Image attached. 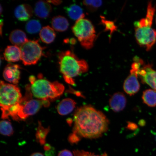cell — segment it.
<instances>
[{"instance_id": "cell-32", "label": "cell", "mask_w": 156, "mask_h": 156, "mask_svg": "<svg viewBox=\"0 0 156 156\" xmlns=\"http://www.w3.org/2000/svg\"><path fill=\"white\" fill-rule=\"evenodd\" d=\"M0 26H1V35H2V27L3 25V21L2 20V19H1V22H0Z\"/></svg>"}, {"instance_id": "cell-10", "label": "cell", "mask_w": 156, "mask_h": 156, "mask_svg": "<svg viewBox=\"0 0 156 156\" xmlns=\"http://www.w3.org/2000/svg\"><path fill=\"white\" fill-rule=\"evenodd\" d=\"M144 83L147 84L153 89L156 90V71L149 64L140 68L138 73Z\"/></svg>"}, {"instance_id": "cell-16", "label": "cell", "mask_w": 156, "mask_h": 156, "mask_svg": "<svg viewBox=\"0 0 156 156\" xmlns=\"http://www.w3.org/2000/svg\"><path fill=\"white\" fill-rule=\"evenodd\" d=\"M76 103L71 98L63 99L58 103L57 110L58 114L61 115H66L71 112L75 108Z\"/></svg>"}, {"instance_id": "cell-20", "label": "cell", "mask_w": 156, "mask_h": 156, "mask_svg": "<svg viewBox=\"0 0 156 156\" xmlns=\"http://www.w3.org/2000/svg\"><path fill=\"white\" fill-rule=\"evenodd\" d=\"M65 9L68 16L73 20H79L85 17L82 9L79 5H71L66 7Z\"/></svg>"}, {"instance_id": "cell-18", "label": "cell", "mask_w": 156, "mask_h": 156, "mask_svg": "<svg viewBox=\"0 0 156 156\" xmlns=\"http://www.w3.org/2000/svg\"><path fill=\"white\" fill-rule=\"evenodd\" d=\"M39 35L43 42L50 44L53 42L55 39L56 33L53 28L49 26H46L41 29Z\"/></svg>"}, {"instance_id": "cell-19", "label": "cell", "mask_w": 156, "mask_h": 156, "mask_svg": "<svg viewBox=\"0 0 156 156\" xmlns=\"http://www.w3.org/2000/svg\"><path fill=\"white\" fill-rule=\"evenodd\" d=\"M52 28L56 31L63 32L67 30L69 26L67 19L62 16H57L52 19Z\"/></svg>"}, {"instance_id": "cell-9", "label": "cell", "mask_w": 156, "mask_h": 156, "mask_svg": "<svg viewBox=\"0 0 156 156\" xmlns=\"http://www.w3.org/2000/svg\"><path fill=\"white\" fill-rule=\"evenodd\" d=\"M50 102L48 100L30 99L23 102L18 114L19 120H24L37 112L42 106L47 107Z\"/></svg>"}, {"instance_id": "cell-24", "label": "cell", "mask_w": 156, "mask_h": 156, "mask_svg": "<svg viewBox=\"0 0 156 156\" xmlns=\"http://www.w3.org/2000/svg\"><path fill=\"white\" fill-rule=\"evenodd\" d=\"M84 5H85L89 10L95 11L100 7L102 5V2L99 0L95 1H85L83 2Z\"/></svg>"}, {"instance_id": "cell-29", "label": "cell", "mask_w": 156, "mask_h": 156, "mask_svg": "<svg viewBox=\"0 0 156 156\" xmlns=\"http://www.w3.org/2000/svg\"><path fill=\"white\" fill-rule=\"evenodd\" d=\"M48 2L52 3L55 5H58L61 3L62 1H48Z\"/></svg>"}, {"instance_id": "cell-11", "label": "cell", "mask_w": 156, "mask_h": 156, "mask_svg": "<svg viewBox=\"0 0 156 156\" xmlns=\"http://www.w3.org/2000/svg\"><path fill=\"white\" fill-rule=\"evenodd\" d=\"M20 67L17 64L9 63L5 66L3 72V77L5 80L16 85L20 79Z\"/></svg>"}, {"instance_id": "cell-28", "label": "cell", "mask_w": 156, "mask_h": 156, "mask_svg": "<svg viewBox=\"0 0 156 156\" xmlns=\"http://www.w3.org/2000/svg\"><path fill=\"white\" fill-rule=\"evenodd\" d=\"M46 156H54L55 152L51 147L48 150H46Z\"/></svg>"}, {"instance_id": "cell-7", "label": "cell", "mask_w": 156, "mask_h": 156, "mask_svg": "<svg viewBox=\"0 0 156 156\" xmlns=\"http://www.w3.org/2000/svg\"><path fill=\"white\" fill-rule=\"evenodd\" d=\"M20 48L21 60L25 66L36 64L43 55L44 48L39 44L37 40H28Z\"/></svg>"}, {"instance_id": "cell-12", "label": "cell", "mask_w": 156, "mask_h": 156, "mask_svg": "<svg viewBox=\"0 0 156 156\" xmlns=\"http://www.w3.org/2000/svg\"><path fill=\"white\" fill-rule=\"evenodd\" d=\"M126 99L123 93L118 92L115 93L109 100V104L111 109L115 112H121L125 108Z\"/></svg>"}, {"instance_id": "cell-27", "label": "cell", "mask_w": 156, "mask_h": 156, "mask_svg": "<svg viewBox=\"0 0 156 156\" xmlns=\"http://www.w3.org/2000/svg\"><path fill=\"white\" fill-rule=\"evenodd\" d=\"M58 156H74L72 152L68 150H64L60 151L58 154Z\"/></svg>"}, {"instance_id": "cell-13", "label": "cell", "mask_w": 156, "mask_h": 156, "mask_svg": "<svg viewBox=\"0 0 156 156\" xmlns=\"http://www.w3.org/2000/svg\"><path fill=\"white\" fill-rule=\"evenodd\" d=\"M16 17L20 21L28 20L33 15V10L31 6L28 4H21L16 8L14 11Z\"/></svg>"}, {"instance_id": "cell-1", "label": "cell", "mask_w": 156, "mask_h": 156, "mask_svg": "<svg viewBox=\"0 0 156 156\" xmlns=\"http://www.w3.org/2000/svg\"><path fill=\"white\" fill-rule=\"evenodd\" d=\"M73 134L81 137H100L108 129L109 121L100 111L90 106H84L76 111Z\"/></svg>"}, {"instance_id": "cell-14", "label": "cell", "mask_w": 156, "mask_h": 156, "mask_svg": "<svg viewBox=\"0 0 156 156\" xmlns=\"http://www.w3.org/2000/svg\"><path fill=\"white\" fill-rule=\"evenodd\" d=\"M51 11V6L47 1H39L35 4L34 13L40 18H47Z\"/></svg>"}, {"instance_id": "cell-26", "label": "cell", "mask_w": 156, "mask_h": 156, "mask_svg": "<svg viewBox=\"0 0 156 156\" xmlns=\"http://www.w3.org/2000/svg\"><path fill=\"white\" fill-rule=\"evenodd\" d=\"M42 127H43L41 126L39 128L36 136L37 139L38 140L42 135V143L43 145H44L45 142V138L47 134L48 133V130L44 129V128Z\"/></svg>"}, {"instance_id": "cell-21", "label": "cell", "mask_w": 156, "mask_h": 156, "mask_svg": "<svg viewBox=\"0 0 156 156\" xmlns=\"http://www.w3.org/2000/svg\"><path fill=\"white\" fill-rule=\"evenodd\" d=\"M142 99L145 104L150 107L156 106V90L154 89L146 90L143 93Z\"/></svg>"}, {"instance_id": "cell-5", "label": "cell", "mask_w": 156, "mask_h": 156, "mask_svg": "<svg viewBox=\"0 0 156 156\" xmlns=\"http://www.w3.org/2000/svg\"><path fill=\"white\" fill-rule=\"evenodd\" d=\"M23 98L16 85L1 81L0 85V105L2 112L22 102Z\"/></svg>"}, {"instance_id": "cell-6", "label": "cell", "mask_w": 156, "mask_h": 156, "mask_svg": "<svg viewBox=\"0 0 156 156\" xmlns=\"http://www.w3.org/2000/svg\"><path fill=\"white\" fill-rule=\"evenodd\" d=\"M136 42L146 51L151 50L156 42V30L152 25L146 23L144 18L134 23Z\"/></svg>"}, {"instance_id": "cell-3", "label": "cell", "mask_w": 156, "mask_h": 156, "mask_svg": "<svg viewBox=\"0 0 156 156\" xmlns=\"http://www.w3.org/2000/svg\"><path fill=\"white\" fill-rule=\"evenodd\" d=\"M29 80L32 95L39 99L48 100V99L57 98L63 94L64 90L62 84L56 81L51 82L44 79L41 73L38 75L37 79L34 76H30Z\"/></svg>"}, {"instance_id": "cell-15", "label": "cell", "mask_w": 156, "mask_h": 156, "mask_svg": "<svg viewBox=\"0 0 156 156\" xmlns=\"http://www.w3.org/2000/svg\"><path fill=\"white\" fill-rule=\"evenodd\" d=\"M5 59L8 62H15L21 60L20 48L15 45L8 46L3 53Z\"/></svg>"}, {"instance_id": "cell-33", "label": "cell", "mask_w": 156, "mask_h": 156, "mask_svg": "<svg viewBox=\"0 0 156 156\" xmlns=\"http://www.w3.org/2000/svg\"><path fill=\"white\" fill-rule=\"evenodd\" d=\"M155 139L156 140V133H155Z\"/></svg>"}, {"instance_id": "cell-25", "label": "cell", "mask_w": 156, "mask_h": 156, "mask_svg": "<svg viewBox=\"0 0 156 156\" xmlns=\"http://www.w3.org/2000/svg\"><path fill=\"white\" fill-rule=\"evenodd\" d=\"M102 22L105 25L107 30H110L111 32L116 30V27L112 21L107 20L104 17H102Z\"/></svg>"}, {"instance_id": "cell-22", "label": "cell", "mask_w": 156, "mask_h": 156, "mask_svg": "<svg viewBox=\"0 0 156 156\" xmlns=\"http://www.w3.org/2000/svg\"><path fill=\"white\" fill-rule=\"evenodd\" d=\"M41 25L38 20L32 19L27 23L25 29L27 32L31 34H36L41 29Z\"/></svg>"}, {"instance_id": "cell-31", "label": "cell", "mask_w": 156, "mask_h": 156, "mask_svg": "<svg viewBox=\"0 0 156 156\" xmlns=\"http://www.w3.org/2000/svg\"><path fill=\"white\" fill-rule=\"evenodd\" d=\"M88 156H107V155L106 154H104L101 155H94L93 153H91L90 152Z\"/></svg>"}, {"instance_id": "cell-2", "label": "cell", "mask_w": 156, "mask_h": 156, "mask_svg": "<svg viewBox=\"0 0 156 156\" xmlns=\"http://www.w3.org/2000/svg\"><path fill=\"white\" fill-rule=\"evenodd\" d=\"M58 59L60 73L66 82L72 85L75 84L74 77L86 73L89 69L87 62L80 59L70 50L60 52Z\"/></svg>"}, {"instance_id": "cell-34", "label": "cell", "mask_w": 156, "mask_h": 156, "mask_svg": "<svg viewBox=\"0 0 156 156\" xmlns=\"http://www.w3.org/2000/svg\"><path fill=\"white\" fill-rule=\"evenodd\" d=\"M155 23H156V19H155Z\"/></svg>"}, {"instance_id": "cell-8", "label": "cell", "mask_w": 156, "mask_h": 156, "mask_svg": "<svg viewBox=\"0 0 156 156\" xmlns=\"http://www.w3.org/2000/svg\"><path fill=\"white\" fill-rule=\"evenodd\" d=\"M134 62L131 65L129 76L124 81L123 89L125 92L132 96L140 90V86L138 79V72L144 62L141 58L136 57L134 58Z\"/></svg>"}, {"instance_id": "cell-17", "label": "cell", "mask_w": 156, "mask_h": 156, "mask_svg": "<svg viewBox=\"0 0 156 156\" xmlns=\"http://www.w3.org/2000/svg\"><path fill=\"white\" fill-rule=\"evenodd\" d=\"M9 40L14 45L20 47L28 41L24 32L18 29L11 32L9 35Z\"/></svg>"}, {"instance_id": "cell-30", "label": "cell", "mask_w": 156, "mask_h": 156, "mask_svg": "<svg viewBox=\"0 0 156 156\" xmlns=\"http://www.w3.org/2000/svg\"><path fill=\"white\" fill-rule=\"evenodd\" d=\"M30 156H44L41 153H33Z\"/></svg>"}, {"instance_id": "cell-23", "label": "cell", "mask_w": 156, "mask_h": 156, "mask_svg": "<svg viewBox=\"0 0 156 156\" xmlns=\"http://www.w3.org/2000/svg\"><path fill=\"white\" fill-rule=\"evenodd\" d=\"M0 132L2 134L10 136L13 133V130L11 123L6 120L1 121L0 123Z\"/></svg>"}, {"instance_id": "cell-4", "label": "cell", "mask_w": 156, "mask_h": 156, "mask_svg": "<svg viewBox=\"0 0 156 156\" xmlns=\"http://www.w3.org/2000/svg\"><path fill=\"white\" fill-rule=\"evenodd\" d=\"M81 46L86 49L93 47L96 38V31L91 21L84 18L76 21L72 28Z\"/></svg>"}]
</instances>
